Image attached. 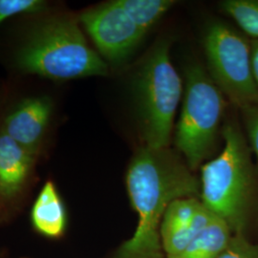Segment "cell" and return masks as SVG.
Segmentation results:
<instances>
[{"instance_id": "obj_2", "label": "cell", "mask_w": 258, "mask_h": 258, "mask_svg": "<svg viewBox=\"0 0 258 258\" xmlns=\"http://www.w3.org/2000/svg\"><path fill=\"white\" fill-rule=\"evenodd\" d=\"M17 64L26 73L55 81L108 75L107 62L89 46L78 22L68 17L39 25L19 50Z\"/></svg>"}, {"instance_id": "obj_11", "label": "cell", "mask_w": 258, "mask_h": 258, "mask_svg": "<svg viewBox=\"0 0 258 258\" xmlns=\"http://www.w3.org/2000/svg\"><path fill=\"white\" fill-rule=\"evenodd\" d=\"M231 238L230 226L215 216L200 234L176 258H217Z\"/></svg>"}, {"instance_id": "obj_14", "label": "cell", "mask_w": 258, "mask_h": 258, "mask_svg": "<svg viewBox=\"0 0 258 258\" xmlns=\"http://www.w3.org/2000/svg\"><path fill=\"white\" fill-rule=\"evenodd\" d=\"M219 7L245 36L251 40L258 39V0H224Z\"/></svg>"}, {"instance_id": "obj_5", "label": "cell", "mask_w": 258, "mask_h": 258, "mask_svg": "<svg viewBox=\"0 0 258 258\" xmlns=\"http://www.w3.org/2000/svg\"><path fill=\"white\" fill-rule=\"evenodd\" d=\"M184 88L173 139L176 151L192 170L216 148L226 101L208 71L195 62L185 67Z\"/></svg>"}, {"instance_id": "obj_3", "label": "cell", "mask_w": 258, "mask_h": 258, "mask_svg": "<svg viewBox=\"0 0 258 258\" xmlns=\"http://www.w3.org/2000/svg\"><path fill=\"white\" fill-rule=\"evenodd\" d=\"M170 43L161 39L142 59L133 79L139 136L143 146L169 148L183 83L171 62Z\"/></svg>"}, {"instance_id": "obj_8", "label": "cell", "mask_w": 258, "mask_h": 258, "mask_svg": "<svg viewBox=\"0 0 258 258\" xmlns=\"http://www.w3.org/2000/svg\"><path fill=\"white\" fill-rule=\"evenodd\" d=\"M51 114L52 102L49 99L30 98L10 113L3 132L34 153L45 134Z\"/></svg>"}, {"instance_id": "obj_10", "label": "cell", "mask_w": 258, "mask_h": 258, "mask_svg": "<svg viewBox=\"0 0 258 258\" xmlns=\"http://www.w3.org/2000/svg\"><path fill=\"white\" fill-rule=\"evenodd\" d=\"M35 230L49 238H57L64 232L67 214L64 204L55 184L51 181L43 185L31 212Z\"/></svg>"}, {"instance_id": "obj_12", "label": "cell", "mask_w": 258, "mask_h": 258, "mask_svg": "<svg viewBox=\"0 0 258 258\" xmlns=\"http://www.w3.org/2000/svg\"><path fill=\"white\" fill-rule=\"evenodd\" d=\"M215 216L201 202L191 221L187 225L172 232L161 235L162 247L166 258L179 256Z\"/></svg>"}, {"instance_id": "obj_1", "label": "cell", "mask_w": 258, "mask_h": 258, "mask_svg": "<svg viewBox=\"0 0 258 258\" xmlns=\"http://www.w3.org/2000/svg\"><path fill=\"white\" fill-rule=\"evenodd\" d=\"M125 180L138 225L113 258H166L160 234L166 211L175 200L197 198L200 182L176 150L143 145L131 159Z\"/></svg>"}, {"instance_id": "obj_15", "label": "cell", "mask_w": 258, "mask_h": 258, "mask_svg": "<svg viewBox=\"0 0 258 258\" xmlns=\"http://www.w3.org/2000/svg\"><path fill=\"white\" fill-rule=\"evenodd\" d=\"M200 203L198 198H183L173 201L164 215L160 234L172 232L187 225L191 221Z\"/></svg>"}, {"instance_id": "obj_19", "label": "cell", "mask_w": 258, "mask_h": 258, "mask_svg": "<svg viewBox=\"0 0 258 258\" xmlns=\"http://www.w3.org/2000/svg\"><path fill=\"white\" fill-rule=\"evenodd\" d=\"M251 64L254 81L258 89V39L251 40Z\"/></svg>"}, {"instance_id": "obj_7", "label": "cell", "mask_w": 258, "mask_h": 258, "mask_svg": "<svg viewBox=\"0 0 258 258\" xmlns=\"http://www.w3.org/2000/svg\"><path fill=\"white\" fill-rule=\"evenodd\" d=\"M80 21L100 55L113 65L126 62L147 36L120 7L118 0L84 11Z\"/></svg>"}, {"instance_id": "obj_9", "label": "cell", "mask_w": 258, "mask_h": 258, "mask_svg": "<svg viewBox=\"0 0 258 258\" xmlns=\"http://www.w3.org/2000/svg\"><path fill=\"white\" fill-rule=\"evenodd\" d=\"M34 164L33 152L2 132L0 134V195L13 199L27 182Z\"/></svg>"}, {"instance_id": "obj_16", "label": "cell", "mask_w": 258, "mask_h": 258, "mask_svg": "<svg viewBox=\"0 0 258 258\" xmlns=\"http://www.w3.org/2000/svg\"><path fill=\"white\" fill-rule=\"evenodd\" d=\"M44 6L45 3L39 0H0V25L12 17L37 13Z\"/></svg>"}, {"instance_id": "obj_6", "label": "cell", "mask_w": 258, "mask_h": 258, "mask_svg": "<svg viewBox=\"0 0 258 258\" xmlns=\"http://www.w3.org/2000/svg\"><path fill=\"white\" fill-rule=\"evenodd\" d=\"M204 51L212 81L240 110L258 104V89L251 64V40L222 20L206 28Z\"/></svg>"}, {"instance_id": "obj_4", "label": "cell", "mask_w": 258, "mask_h": 258, "mask_svg": "<svg viewBox=\"0 0 258 258\" xmlns=\"http://www.w3.org/2000/svg\"><path fill=\"white\" fill-rule=\"evenodd\" d=\"M221 153L201 170L200 197L204 206L239 231L246 215L251 184L249 143L242 129L228 120L222 130Z\"/></svg>"}, {"instance_id": "obj_18", "label": "cell", "mask_w": 258, "mask_h": 258, "mask_svg": "<svg viewBox=\"0 0 258 258\" xmlns=\"http://www.w3.org/2000/svg\"><path fill=\"white\" fill-rule=\"evenodd\" d=\"M249 146L255 153L258 160V104L252 105L241 110Z\"/></svg>"}, {"instance_id": "obj_17", "label": "cell", "mask_w": 258, "mask_h": 258, "mask_svg": "<svg viewBox=\"0 0 258 258\" xmlns=\"http://www.w3.org/2000/svg\"><path fill=\"white\" fill-rule=\"evenodd\" d=\"M217 258H258V246L236 234Z\"/></svg>"}, {"instance_id": "obj_13", "label": "cell", "mask_w": 258, "mask_h": 258, "mask_svg": "<svg viewBox=\"0 0 258 258\" xmlns=\"http://www.w3.org/2000/svg\"><path fill=\"white\" fill-rule=\"evenodd\" d=\"M118 2L146 34L176 4L173 0H118Z\"/></svg>"}]
</instances>
